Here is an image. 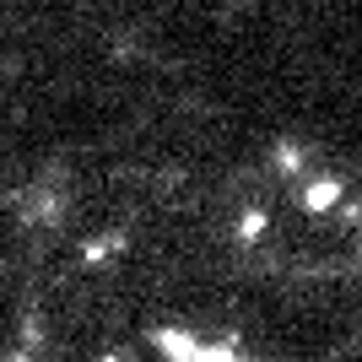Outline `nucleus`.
<instances>
[{
  "label": "nucleus",
  "mask_w": 362,
  "mask_h": 362,
  "mask_svg": "<svg viewBox=\"0 0 362 362\" xmlns=\"http://www.w3.org/2000/svg\"><path fill=\"white\" fill-rule=\"evenodd\" d=\"M151 341H157V351H163V357H173V362H189V357H195V346H200L189 330H157Z\"/></svg>",
  "instance_id": "nucleus-1"
},
{
  "label": "nucleus",
  "mask_w": 362,
  "mask_h": 362,
  "mask_svg": "<svg viewBox=\"0 0 362 362\" xmlns=\"http://www.w3.org/2000/svg\"><path fill=\"white\" fill-rule=\"evenodd\" d=\"M330 206H341V184L335 179H314L308 189H303V211H330Z\"/></svg>",
  "instance_id": "nucleus-2"
},
{
  "label": "nucleus",
  "mask_w": 362,
  "mask_h": 362,
  "mask_svg": "<svg viewBox=\"0 0 362 362\" xmlns=\"http://www.w3.org/2000/svg\"><path fill=\"white\" fill-rule=\"evenodd\" d=\"M6 362H33V357H28V351H16V357H6Z\"/></svg>",
  "instance_id": "nucleus-6"
},
{
  "label": "nucleus",
  "mask_w": 362,
  "mask_h": 362,
  "mask_svg": "<svg viewBox=\"0 0 362 362\" xmlns=\"http://www.w3.org/2000/svg\"><path fill=\"white\" fill-rule=\"evenodd\" d=\"M265 227H271V216H265V211H249V216L238 222V238H249V243H255L259 233H265Z\"/></svg>",
  "instance_id": "nucleus-5"
},
{
  "label": "nucleus",
  "mask_w": 362,
  "mask_h": 362,
  "mask_svg": "<svg viewBox=\"0 0 362 362\" xmlns=\"http://www.w3.org/2000/svg\"><path fill=\"white\" fill-rule=\"evenodd\" d=\"M103 362H119V357H103Z\"/></svg>",
  "instance_id": "nucleus-7"
},
{
  "label": "nucleus",
  "mask_w": 362,
  "mask_h": 362,
  "mask_svg": "<svg viewBox=\"0 0 362 362\" xmlns=\"http://www.w3.org/2000/svg\"><path fill=\"white\" fill-rule=\"evenodd\" d=\"M124 249V233H108V238H92L87 243V265H103V259H114Z\"/></svg>",
  "instance_id": "nucleus-3"
},
{
  "label": "nucleus",
  "mask_w": 362,
  "mask_h": 362,
  "mask_svg": "<svg viewBox=\"0 0 362 362\" xmlns=\"http://www.w3.org/2000/svg\"><path fill=\"white\" fill-rule=\"evenodd\" d=\"M276 168H281V173H298V168H303V151L292 146V141H281V146H276Z\"/></svg>",
  "instance_id": "nucleus-4"
}]
</instances>
